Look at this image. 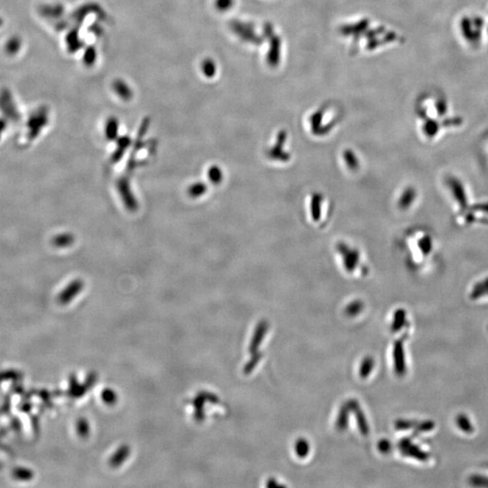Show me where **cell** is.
<instances>
[{"mask_svg":"<svg viewBox=\"0 0 488 488\" xmlns=\"http://www.w3.org/2000/svg\"><path fill=\"white\" fill-rule=\"evenodd\" d=\"M0 109L6 117L10 119L11 121H19V112L16 107V104L12 99V95L8 91V90H2L0 93Z\"/></svg>","mask_w":488,"mask_h":488,"instance_id":"6da1fadb","label":"cell"},{"mask_svg":"<svg viewBox=\"0 0 488 488\" xmlns=\"http://www.w3.org/2000/svg\"><path fill=\"white\" fill-rule=\"evenodd\" d=\"M45 115L43 112H36L33 114L28 121V128H29V137L35 139L41 128L44 127L46 123Z\"/></svg>","mask_w":488,"mask_h":488,"instance_id":"7a4b0ae2","label":"cell"},{"mask_svg":"<svg viewBox=\"0 0 488 488\" xmlns=\"http://www.w3.org/2000/svg\"><path fill=\"white\" fill-rule=\"evenodd\" d=\"M449 185H450V191L453 192V195H454L456 202L460 203L461 205H464L465 202H466V195H465V192L463 189L462 184H460V182L452 178L449 182Z\"/></svg>","mask_w":488,"mask_h":488,"instance_id":"3957f363","label":"cell"},{"mask_svg":"<svg viewBox=\"0 0 488 488\" xmlns=\"http://www.w3.org/2000/svg\"><path fill=\"white\" fill-rule=\"evenodd\" d=\"M402 346L400 343H397L395 346V357H396V371L398 374H403L404 372V357L402 352Z\"/></svg>","mask_w":488,"mask_h":488,"instance_id":"277c9868","label":"cell"},{"mask_svg":"<svg viewBox=\"0 0 488 488\" xmlns=\"http://www.w3.org/2000/svg\"><path fill=\"white\" fill-rule=\"evenodd\" d=\"M267 324L264 322V323L260 324L258 327V330H257V333L256 335L254 336L253 341V343H252V350L254 348H258V346L260 345V343L262 338H263V336L265 335L267 331Z\"/></svg>","mask_w":488,"mask_h":488,"instance_id":"5b68a950","label":"cell"},{"mask_svg":"<svg viewBox=\"0 0 488 488\" xmlns=\"http://www.w3.org/2000/svg\"><path fill=\"white\" fill-rule=\"evenodd\" d=\"M21 48V40L18 37H12L9 39L6 45V51L9 54H16Z\"/></svg>","mask_w":488,"mask_h":488,"instance_id":"8992f818","label":"cell"},{"mask_svg":"<svg viewBox=\"0 0 488 488\" xmlns=\"http://www.w3.org/2000/svg\"><path fill=\"white\" fill-rule=\"evenodd\" d=\"M296 450H297L298 456L304 457L308 453V444L303 439L298 440L297 446H296Z\"/></svg>","mask_w":488,"mask_h":488,"instance_id":"52a82bcc","label":"cell"},{"mask_svg":"<svg viewBox=\"0 0 488 488\" xmlns=\"http://www.w3.org/2000/svg\"><path fill=\"white\" fill-rule=\"evenodd\" d=\"M374 367V361L372 359L368 358V359H365L362 364H361V375L362 377H366L368 374H370L372 368Z\"/></svg>","mask_w":488,"mask_h":488,"instance_id":"ba28073f","label":"cell"},{"mask_svg":"<svg viewBox=\"0 0 488 488\" xmlns=\"http://www.w3.org/2000/svg\"><path fill=\"white\" fill-rule=\"evenodd\" d=\"M356 415H357L356 417H357V419H358V422H359V426H360L361 433H362V434H367L368 427L367 424H366V420H365V418L363 417V415H362V413H361V411L359 410V408L357 409Z\"/></svg>","mask_w":488,"mask_h":488,"instance_id":"9c48e42d","label":"cell"},{"mask_svg":"<svg viewBox=\"0 0 488 488\" xmlns=\"http://www.w3.org/2000/svg\"><path fill=\"white\" fill-rule=\"evenodd\" d=\"M346 424H347V412H346V408H343L342 411L340 412L339 414V418H338V421H337V426L339 429H344L346 427Z\"/></svg>","mask_w":488,"mask_h":488,"instance_id":"30bf717a","label":"cell"},{"mask_svg":"<svg viewBox=\"0 0 488 488\" xmlns=\"http://www.w3.org/2000/svg\"><path fill=\"white\" fill-rule=\"evenodd\" d=\"M403 198H405V199L401 200V202H400V205H401V206H403V207H408L407 205H410V204L413 202V198H414V191H405L404 196H403Z\"/></svg>","mask_w":488,"mask_h":488,"instance_id":"8fae6325","label":"cell"},{"mask_svg":"<svg viewBox=\"0 0 488 488\" xmlns=\"http://www.w3.org/2000/svg\"><path fill=\"white\" fill-rule=\"evenodd\" d=\"M7 127V121L5 119H0V138L2 133L6 130Z\"/></svg>","mask_w":488,"mask_h":488,"instance_id":"7c38bea8","label":"cell"},{"mask_svg":"<svg viewBox=\"0 0 488 488\" xmlns=\"http://www.w3.org/2000/svg\"><path fill=\"white\" fill-rule=\"evenodd\" d=\"M2 24H3V20L0 19V26H2Z\"/></svg>","mask_w":488,"mask_h":488,"instance_id":"4fadbf2b","label":"cell"}]
</instances>
